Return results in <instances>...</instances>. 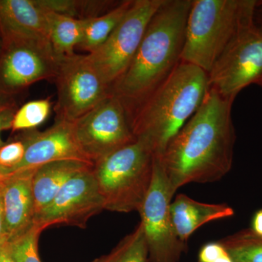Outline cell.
Returning <instances> with one entry per match:
<instances>
[{
    "mask_svg": "<svg viewBox=\"0 0 262 262\" xmlns=\"http://www.w3.org/2000/svg\"><path fill=\"white\" fill-rule=\"evenodd\" d=\"M234 101L209 89L196 113L157 157L173 195L186 184L217 182L230 171L236 141Z\"/></svg>",
    "mask_w": 262,
    "mask_h": 262,
    "instance_id": "6da1fadb",
    "label": "cell"
},
{
    "mask_svg": "<svg viewBox=\"0 0 262 262\" xmlns=\"http://www.w3.org/2000/svg\"><path fill=\"white\" fill-rule=\"evenodd\" d=\"M192 0H165L150 20L130 65L110 88L130 123L181 62Z\"/></svg>",
    "mask_w": 262,
    "mask_h": 262,
    "instance_id": "7a4b0ae2",
    "label": "cell"
},
{
    "mask_svg": "<svg viewBox=\"0 0 262 262\" xmlns=\"http://www.w3.org/2000/svg\"><path fill=\"white\" fill-rule=\"evenodd\" d=\"M209 90L208 75L181 61L130 122L138 141L160 157L177 133L199 108Z\"/></svg>",
    "mask_w": 262,
    "mask_h": 262,
    "instance_id": "3957f363",
    "label": "cell"
},
{
    "mask_svg": "<svg viewBox=\"0 0 262 262\" xmlns=\"http://www.w3.org/2000/svg\"><path fill=\"white\" fill-rule=\"evenodd\" d=\"M258 0H192L181 61L209 73L229 43L253 23Z\"/></svg>",
    "mask_w": 262,
    "mask_h": 262,
    "instance_id": "277c9868",
    "label": "cell"
},
{
    "mask_svg": "<svg viewBox=\"0 0 262 262\" xmlns=\"http://www.w3.org/2000/svg\"><path fill=\"white\" fill-rule=\"evenodd\" d=\"M153 164L154 155L138 140L95 162L93 174L105 210L139 211L151 185Z\"/></svg>",
    "mask_w": 262,
    "mask_h": 262,
    "instance_id": "5b68a950",
    "label": "cell"
},
{
    "mask_svg": "<svg viewBox=\"0 0 262 262\" xmlns=\"http://www.w3.org/2000/svg\"><path fill=\"white\" fill-rule=\"evenodd\" d=\"M165 0H133L130 8L108 39L86 54L105 83H114L127 70L139 49L150 20Z\"/></svg>",
    "mask_w": 262,
    "mask_h": 262,
    "instance_id": "8992f818",
    "label": "cell"
},
{
    "mask_svg": "<svg viewBox=\"0 0 262 262\" xmlns=\"http://www.w3.org/2000/svg\"><path fill=\"white\" fill-rule=\"evenodd\" d=\"M59 62L48 43H2L0 104L16 103V98L32 84L54 80Z\"/></svg>",
    "mask_w": 262,
    "mask_h": 262,
    "instance_id": "52a82bcc",
    "label": "cell"
},
{
    "mask_svg": "<svg viewBox=\"0 0 262 262\" xmlns=\"http://www.w3.org/2000/svg\"><path fill=\"white\" fill-rule=\"evenodd\" d=\"M173 194L159 158L154 156L151 185L138 211L144 227L149 262H179L187 251L174 228L170 206Z\"/></svg>",
    "mask_w": 262,
    "mask_h": 262,
    "instance_id": "ba28073f",
    "label": "cell"
},
{
    "mask_svg": "<svg viewBox=\"0 0 262 262\" xmlns=\"http://www.w3.org/2000/svg\"><path fill=\"white\" fill-rule=\"evenodd\" d=\"M208 75L209 89L227 99L257 84L262 77V29L254 20L232 39Z\"/></svg>",
    "mask_w": 262,
    "mask_h": 262,
    "instance_id": "9c48e42d",
    "label": "cell"
},
{
    "mask_svg": "<svg viewBox=\"0 0 262 262\" xmlns=\"http://www.w3.org/2000/svg\"><path fill=\"white\" fill-rule=\"evenodd\" d=\"M56 120L74 122L110 96V88L90 63L86 55L60 59L54 79Z\"/></svg>",
    "mask_w": 262,
    "mask_h": 262,
    "instance_id": "30bf717a",
    "label": "cell"
},
{
    "mask_svg": "<svg viewBox=\"0 0 262 262\" xmlns=\"http://www.w3.org/2000/svg\"><path fill=\"white\" fill-rule=\"evenodd\" d=\"M72 124L81 149L93 163L137 140L125 108L112 95Z\"/></svg>",
    "mask_w": 262,
    "mask_h": 262,
    "instance_id": "8fae6325",
    "label": "cell"
},
{
    "mask_svg": "<svg viewBox=\"0 0 262 262\" xmlns=\"http://www.w3.org/2000/svg\"><path fill=\"white\" fill-rule=\"evenodd\" d=\"M92 170L66 183L50 204L36 215L34 223L42 230L60 225L85 228L90 219L105 210Z\"/></svg>",
    "mask_w": 262,
    "mask_h": 262,
    "instance_id": "7c38bea8",
    "label": "cell"
},
{
    "mask_svg": "<svg viewBox=\"0 0 262 262\" xmlns=\"http://www.w3.org/2000/svg\"><path fill=\"white\" fill-rule=\"evenodd\" d=\"M20 133L25 141V155L11 173L63 160L94 164L81 149L72 122L56 120L51 127L42 132L35 129Z\"/></svg>",
    "mask_w": 262,
    "mask_h": 262,
    "instance_id": "4fadbf2b",
    "label": "cell"
},
{
    "mask_svg": "<svg viewBox=\"0 0 262 262\" xmlns=\"http://www.w3.org/2000/svg\"><path fill=\"white\" fill-rule=\"evenodd\" d=\"M49 28V13L37 0H0L2 43L36 42L51 45Z\"/></svg>",
    "mask_w": 262,
    "mask_h": 262,
    "instance_id": "5bb4252c",
    "label": "cell"
},
{
    "mask_svg": "<svg viewBox=\"0 0 262 262\" xmlns=\"http://www.w3.org/2000/svg\"><path fill=\"white\" fill-rule=\"evenodd\" d=\"M36 169L7 175L3 182L2 198L8 241L23 233L34 224L35 208L32 180Z\"/></svg>",
    "mask_w": 262,
    "mask_h": 262,
    "instance_id": "9a60e30c",
    "label": "cell"
},
{
    "mask_svg": "<svg viewBox=\"0 0 262 262\" xmlns=\"http://www.w3.org/2000/svg\"><path fill=\"white\" fill-rule=\"evenodd\" d=\"M170 211L177 235L184 243L205 224L228 218L234 213L228 205L201 203L184 194L176 196L170 203Z\"/></svg>",
    "mask_w": 262,
    "mask_h": 262,
    "instance_id": "2e32d148",
    "label": "cell"
},
{
    "mask_svg": "<svg viewBox=\"0 0 262 262\" xmlns=\"http://www.w3.org/2000/svg\"><path fill=\"white\" fill-rule=\"evenodd\" d=\"M93 166L94 164L77 160H63L36 169L32 180L35 216L54 199L66 183Z\"/></svg>",
    "mask_w": 262,
    "mask_h": 262,
    "instance_id": "e0dca14e",
    "label": "cell"
},
{
    "mask_svg": "<svg viewBox=\"0 0 262 262\" xmlns=\"http://www.w3.org/2000/svg\"><path fill=\"white\" fill-rule=\"evenodd\" d=\"M49 13V40L57 58L73 56L82 41L84 20Z\"/></svg>",
    "mask_w": 262,
    "mask_h": 262,
    "instance_id": "ac0fdd59",
    "label": "cell"
},
{
    "mask_svg": "<svg viewBox=\"0 0 262 262\" xmlns=\"http://www.w3.org/2000/svg\"><path fill=\"white\" fill-rule=\"evenodd\" d=\"M133 0L120 2L104 14L84 20V31L79 49L92 53L103 44L116 28L132 4Z\"/></svg>",
    "mask_w": 262,
    "mask_h": 262,
    "instance_id": "d6986e66",
    "label": "cell"
},
{
    "mask_svg": "<svg viewBox=\"0 0 262 262\" xmlns=\"http://www.w3.org/2000/svg\"><path fill=\"white\" fill-rule=\"evenodd\" d=\"M44 9L57 14L86 20L110 11L120 2L106 0H37Z\"/></svg>",
    "mask_w": 262,
    "mask_h": 262,
    "instance_id": "ffe728a7",
    "label": "cell"
},
{
    "mask_svg": "<svg viewBox=\"0 0 262 262\" xmlns=\"http://www.w3.org/2000/svg\"><path fill=\"white\" fill-rule=\"evenodd\" d=\"M233 262H262V235L242 229L218 241Z\"/></svg>",
    "mask_w": 262,
    "mask_h": 262,
    "instance_id": "44dd1931",
    "label": "cell"
},
{
    "mask_svg": "<svg viewBox=\"0 0 262 262\" xmlns=\"http://www.w3.org/2000/svg\"><path fill=\"white\" fill-rule=\"evenodd\" d=\"M92 262H149V251L141 222L111 252Z\"/></svg>",
    "mask_w": 262,
    "mask_h": 262,
    "instance_id": "7402d4cb",
    "label": "cell"
},
{
    "mask_svg": "<svg viewBox=\"0 0 262 262\" xmlns=\"http://www.w3.org/2000/svg\"><path fill=\"white\" fill-rule=\"evenodd\" d=\"M52 105L50 98L34 100L17 108L12 120V133L35 130L44 123L51 115Z\"/></svg>",
    "mask_w": 262,
    "mask_h": 262,
    "instance_id": "603a6c76",
    "label": "cell"
},
{
    "mask_svg": "<svg viewBox=\"0 0 262 262\" xmlns=\"http://www.w3.org/2000/svg\"><path fill=\"white\" fill-rule=\"evenodd\" d=\"M42 231L34 222L23 233L8 241V251L14 262H42L38 252V242Z\"/></svg>",
    "mask_w": 262,
    "mask_h": 262,
    "instance_id": "cb8c5ba5",
    "label": "cell"
},
{
    "mask_svg": "<svg viewBox=\"0 0 262 262\" xmlns=\"http://www.w3.org/2000/svg\"><path fill=\"white\" fill-rule=\"evenodd\" d=\"M26 152L25 141L21 133L0 147V172L9 175L23 160Z\"/></svg>",
    "mask_w": 262,
    "mask_h": 262,
    "instance_id": "d4e9b609",
    "label": "cell"
},
{
    "mask_svg": "<svg viewBox=\"0 0 262 262\" xmlns=\"http://www.w3.org/2000/svg\"><path fill=\"white\" fill-rule=\"evenodd\" d=\"M198 262H233L222 245L217 242L204 245L198 253Z\"/></svg>",
    "mask_w": 262,
    "mask_h": 262,
    "instance_id": "484cf974",
    "label": "cell"
},
{
    "mask_svg": "<svg viewBox=\"0 0 262 262\" xmlns=\"http://www.w3.org/2000/svg\"><path fill=\"white\" fill-rule=\"evenodd\" d=\"M18 108L16 103L0 104V147L5 144L2 139V132L10 130L13 117Z\"/></svg>",
    "mask_w": 262,
    "mask_h": 262,
    "instance_id": "4316f807",
    "label": "cell"
},
{
    "mask_svg": "<svg viewBox=\"0 0 262 262\" xmlns=\"http://www.w3.org/2000/svg\"><path fill=\"white\" fill-rule=\"evenodd\" d=\"M255 233L262 235V209L255 213L251 222V227Z\"/></svg>",
    "mask_w": 262,
    "mask_h": 262,
    "instance_id": "83f0119b",
    "label": "cell"
},
{
    "mask_svg": "<svg viewBox=\"0 0 262 262\" xmlns=\"http://www.w3.org/2000/svg\"><path fill=\"white\" fill-rule=\"evenodd\" d=\"M0 262H14L10 256L8 248V239L0 242Z\"/></svg>",
    "mask_w": 262,
    "mask_h": 262,
    "instance_id": "f1b7e54d",
    "label": "cell"
},
{
    "mask_svg": "<svg viewBox=\"0 0 262 262\" xmlns=\"http://www.w3.org/2000/svg\"><path fill=\"white\" fill-rule=\"evenodd\" d=\"M2 187H3V184L0 186V242L3 239H7L6 235H5V216L3 198H2Z\"/></svg>",
    "mask_w": 262,
    "mask_h": 262,
    "instance_id": "f546056e",
    "label": "cell"
},
{
    "mask_svg": "<svg viewBox=\"0 0 262 262\" xmlns=\"http://www.w3.org/2000/svg\"><path fill=\"white\" fill-rule=\"evenodd\" d=\"M254 23L262 29V1H260L255 10Z\"/></svg>",
    "mask_w": 262,
    "mask_h": 262,
    "instance_id": "4dcf8cb0",
    "label": "cell"
},
{
    "mask_svg": "<svg viewBox=\"0 0 262 262\" xmlns=\"http://www.w3.org/2000/svg\"><path fill=\"white\" fill-rule=\"evenodd\" d=\"M5 178H6V176L3 175V174L0 172V186L3 184V183L4 182Z\"/></svg>",
    "mask_w": 262,
    "mask_h": 262,
    "instance_id": "1f68e13d",
    "label": "cell"
},
{
    "mask_svg": "<svg viewBox=\"0 0 262 262\" xmlns=\"http://www.w3.org/2000/svg\"><path fill=\"white\" fill-rule=\"evenodd\" d=\"M257 85L260 86V87L262 89V77L261 79H260L259 81L257 82Z\"/></svg>",
    "mask_w": 262,
    "mask_h": 262,
    "instance_id": "d6a6232c",
    "label": "cell"
},
{
    "mask_svg": "<svg viewBox=\"0 0 262 262\" xmlns=\"http://www.w3.org/2000/svg\"><path fill=\"white\" fill-rule=\"evenodd\" d=\"M1 48H2V43H1V41H0V51H1Z\"/></svg>",
    "mask_w": 262,
    "mask_h": 262,
    "instance_id": "836d02e7",
    "label": "cell"
}]
</instances>
